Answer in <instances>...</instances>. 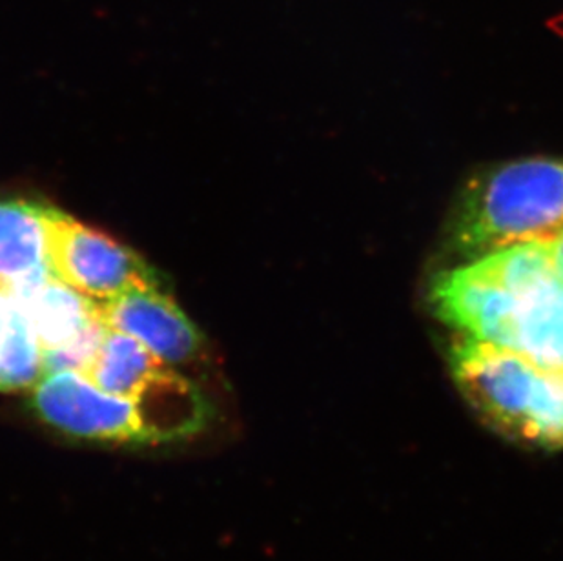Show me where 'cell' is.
<instances>
[{
	"mask_svg": "<svg viewBox=\"0 0 563 561\" xmlns=\"http://www.w3.org/2000/svg\"><path fill=\"white\" fill-rule=\"evenodd\" d=\"M10 292L43 346L46 372H79L107 329L99 302L54 276Z\"/></svg>",
	"mask_w": 563,
	"mask_h": 561,
	"instance_id": "cell-6",
	"label": "cell"
},
{
	"mask_svg": "<svg viewBox=\"0 0 563 561\" xmlns=\"http://www.w3.org/2000/svg\"><path fill=\"white\" fill-rule=\"evenodd\" d=\"M563 233V161L523 160L468 180L449 223V246L476 260L505 246L553 243Z\"/></svg>",
	"mask_w": 563,
	"mask_h": 561,
	"instance_id": "cell-1",
	"label": "cell"
},
{
	"mask_svg": "<svg viewBox=\"0 0 563 561\" xmlns=\"http://www.w3.org/2000/svg\"><path fill=\"white\" fill-rule=\"evenodd\" d=\"M27 408L38 421L71 440L113 447L177 441L165 419L148 405L107 393L77 371L46 372L27 391Z\"/></svg>",
	"mask_w": 563,
	"mask_h": 561,
	"instance_id": "cell-3",
	"label": "cell"
},
{
	"mask_svg": "<svg viewBox=\"0 0 563 561\" xmlns=\"http://www.w3.org/2000/svg\"><path fill=\"white\" fill-rule=\"evenodd\" d=\"M48 276V205L0 197V288L15 290Z\"/></svg>",
	"mask_w": 563,
	"mask_h": 561,
	"instance_id": "cell-9",
	"label": "cell"
},
{
	"mask_svg": "<svg viewBox=\"0 0 563 561\" xmlns=\"http://www.w3.org/2000/svg\"><path fill=\"white\" fill-rule=\"evenodd\" d=\"M432 312L462 338L515 350L520 296L505 288L478 261L443 272L432 283Z\"/></svg>",
	"mask_w": 563,
	"mask_h": 561,
	"instance_id": "cell-7",
	"label": "cell"
},
{
	"mask_svg": "<svg viewBox=\"0 0 563 561\" xmlns=\"http://www.w3.org/2000/svg\"><path fill=\"white\" fill-rule=\"evenodd\" d=\"M99 316L107 327L135 339L168 365H185L201 354V332L163 286L133 288L99 302Z\"/></svg>",
	"mask_w": 563,
	"mask_h": 561,
	"instance_id": "cell-8",
	"label": "cell"
},
{
	"mask_svg": "<svg viewBox=\"0 0 563 561\" xmlns=\"http://www.w3.org/2000/svg\"><path fill=\"white\" fill-rule=\"evenodd\" d=\"M79 372L107 393L148 405L177 441L201 435L212 419V405L201 388L139 341L110 327Z\"/></svg>",
	"mask_w": 563,
	"mask_h": 561,
	"instance_id": "cell-4",
	"label": "cell"
},
{
	"mask_svg": "<svg viewBox=\"0 0 563 561\" xmlns=\"http://www.w3.org/2000/svg\"><path fill=\"white\" fill-rule=\"evenodd\" d=\"M549 252H551L554 272L563 280V233L559 239H554L553 243H549Z\"/></svg>",
	"mask_w": 563,
	"mask_h": 561,
	"instance_id": "cell-12",
	"label": "cell"
},
{
	"mask_svg": "<svg viewBox=\"0 0 563 561\" xmlns=\"http://www.w3.org/2000/svg\"><path fill=\"white\" fill-rule=\"evenodd\" d=\"M449 366L457 391L495 432L531 449H563V372L468 338L452 344Z\"/></svg>",
	"mask_w": 563,
	"mask_h": 561,
	"instance_id": "cell-2",
	"label": "cell"
},
{
	"mask_svg": "<svg viewBox=\"0 0 563 561\" xmlns=\"http://www.w3.org/2000/svg\"><path fill=\"white\" fill-rule=\"evenodd\" d=\"M48 263L52 276L96 302L163 286L141 255L55 207H48Z\"/></svg>",
	"mask_w": 563,
	"mask_h": 561,
	"instance_id": "cell-5",
	"label": "cell"
},
{
	"mask_svg": "<svg viewBox=\"0 0 563 561\" xmlns=\"http://www.w3.org/2000/svg\"><path fill=\"white\" fill-rule=\"evenodd\" d=\"M515 352L543 371L563 372V280L559 276L520 297Z\"/></svg>",
	"mask_w": 563,
	"mask_h": 561,
	"instance_id": "cell-10",
	"label": "cell"
},
{
	"mask_svg": "<svg viewBox=\"0 0 563 561\" xmlns=\"http://www.w3.org/2000/svg\"><path fill=\"white\" fill-rule=\"evenodd\" d=\"M46 374L43 346L10 290L0 288V394L24 393Z\"/></svg>",
	"mask_w": 563,
	"mask_h": 561,
	"instance_id": "cell-11",
	"label": "cell"
}]
</instances>
